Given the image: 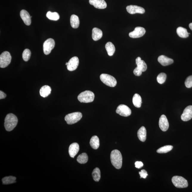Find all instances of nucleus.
I'll list each match as a JSON object with an SVG mask.
<instances>
[{
	"mask_svg": "<svg viewBox=\"0 0 192 192\" xmlns=\"http://www.w3.org/2000/svg\"><path fill=\"white\" fill-rule=\"evenodd\" d=\"M79 147L78 143H74L70 145L69 148V154L70 157L74 158L78 152Z\"/></svg>",
	"mask_w": 192,
	"mask_h": 192,
	"instance_id": "17",
	"label": "nucleus"
},
{
	"mask_svg": "<svg viewBox=\"0 0 192 192\" xmlns=\"http://www.w3.org/2000/svg\"><path fill=\"white\" fill-rule=\"evenodd\" d=\"M189 27L190 29H191L192 31V23H191L189 24Z\"/></svg>",
	"mask_w": 192,
	"mask_h": 192,
	"instance_id": "40",
	"label": "nucleus"
},
{
	"mask_svg": "<svg viewBox=\"0 0 192 192\" xmlns=\"http://www.w3.org/2000/svg\"><path fill=\"white\" fill-rule=\"evenodd\" d=\"M159 125L160 128L163 131H166L169 128L168 121L166 116L164 115H162L160 119Z\"/></svg>",
	"mask_w": 192,
	"mask_h": 192,
	"instance_id": "14",
	"label": "nucleus"
},
{
	"mask_svg": "<svg viewBox=\"0 0 192 192\" xmlns=\"http://www.w3.org/2000/svg\"><path fill=\"white\" fill-rule=\"evenodd\" d=\"M186 87L191 88L192 87V75L187 78L185 82Z\"/></svg>",
	"mask_w": 192,
	"mask_h": 192,
	"instance_id": "35",
	"label": "nucleus"
},
{
	"mask_svg": "<svg viewBox=\"0 0 192 192\" xmlns=\"http://www.w3.org/2000/svg\"><path fill=\"white\" fill-rule=\"evenodd\" d=\"M133 72L134 74L136 76H139L142 75L143 72L139 68L137 67L134 70Z\"/></svg>",
	"mask_w": 192,
	"mask_h": 192,
	"instance_id": "36",
	"label": "nucleus"
},
{
	"mask_svg": "<svg viewBox=\"0 0 192 192\" xmlns=\"http://www.w3.org/2000/svg\"><path fill=\"white\" fill-rule=\"evenodd\" d=\"M171 180L174 185L177 188H186L188 186L187 180L182 176H175L173 177Z\"/></svg>",
	"mask_w": 192,
	"mask_h": 192,
	"instance_id": "6",
	"label": "nucleus"
},
{
	"mask_svg": "<svg viewBox=\"0 0 192 192\" xmlns=\"http://www.w3.org/2000/svg\"><path fill=\"white\" fill-rule=\"evenodd\" d=\"M92 176L94 180L96 182H99L101 178L100 170L98 168H96L94 169L92 173Z\"/></svg>",
	"mask_w": 192,
	"mask_h": 192,
	"instance_id": "32",
	"label": "nucleus"
},
{
	"mask_svg": "<svg viewBox=\"0 0 192 192\" xmlns=\"http://www.w3.org/2000/svg\"><path fill=\"white\" fill-rule=\"evenodd\" d=\"M55 45V41L53 39L49 38L46 40L43 45V50L45 54L49 55L52 50L54 48Z\"/></svg>",
	"mask_w": 192,
	"mask_h": 192,
	"instance_id": "8",
	"label": "nucleus"
},
{
	"mask_svg": "<svg viewBox=\"0 0 192 192\" xmlns=\"http://www.w3.org/2000/svg\"><path fill=\"white\" fill-rule=\"evenodd\" d=\"M31 52L30 50L26 49L24 51L22 54L23 60L25 62L28 61L30 58Z\"/></svg>",
	"mask_w": 192,
	"mask_h": 192,
	"instance_id": "33",
	"label": "nucleus"
},
{
	"mask_svg": "<svg viewBox=\"0 0 192 192\" xmlns=\"http://www.w3.org/2000/svg\"><path fill=\"white\" fill-rule=\"evenodd\" d=\"M82 117V114L81 112H75L66 115L64 119L68 124L72 125L80 121Z\"/></svg>",
	"mask_w": 192,
	"mask_h": 192,
	"instance_id": "4",
	"label": "nucleus"
},
{
	"mask_svg": "<svg viewBox=\"0 0 192 192\" xmlns=\"http://www.w3.org/2000/svg\"><path fill=\"white\" fill-rule=\"evenodd\" d=\"M68 64V62L66 63V65L67 66Z\"/></svg>",
	"mask_w": 192,
	"mask_h": 192,
	"instance_id": "41",
	"label": "nucleus"
},
{
	"mask_svg": "<svg viewBox=\"0 0 192 192\" xmlns=\"http://www.w3.org/2000/svg\"><path fill=\"white\" fill-rule=\"evenodd\" d=\"M173 146L171 145H167L158 149L157 152L159 154H165L170 152L173 148Z\"/></svg>",
	"mask_w": 192,
	"mask_h": 192,
	"instance_id": "31",
	"label": "nucleus"
},
{
	"mask_svg": "<svg viewBox=\"0 0 192 192\" xmlns=\"http://www.w3.org/2000/svg\"><path fill=\"white\" fill-rule=\"evenodd\" d=\"M100 79L106 85L114 87L117 84V81L114 77L106 74H102L100 75Z\"/></svg>",
	"mask_w": 192,
	"mask_h": 192,
	"instance_id": "5",
	"label": "nucleus"
},
{
	"mask_svg": "<svg viewBox=\"0 0 192 192\" xmlns=\"http://www.w3.org/2000/svg\"><path fill=\"white\" fill-rule=\"evenodd\" d=\"M89 3L97 9H104L107 7V4L104 0H89Z\"/></svg>",
	"mask_w": 192,
	"mask_h": 192,
	"instance_id": "15",
	"label": "nucleus"
},
{
	"mask_svg": "<svg viewBox=\"0 0 192 192\" xmlns=\"http://www.w3.org/2000/svg\"><path fill=\"white\" fill-rule=\"evenodd\" d=\"M176 32L180 38H186L189 36V33L187 30L182 27H179L176 30Z\"/></svg>",
	"mask_w": 192,
	"mask_h": 192,
	"instance_id": "23",
	"label": "nucleus"
},
{
	"mask_svg": "<svg viewBox=\"0 0 192 192\" xmlns=\"http://www.w3.org/2000/svg\"><path fill=\"white\" fill-rule=\"evenodd\" d=\"M95 97V94L93 92L86 90L79 94L78 97V99L81 103H89L93 102Z\"/></svg>",
	"mask_w": 192,
	"mask_h": 192,
	"instance_id": "3",
	"label": "nucleus"
},
{
	"mask_svg": "<svg viewBox=\"0 0 192 192\" xmlns=\"http://www.w3.org/2000/svg\"><path fill=\"white\" fill-rule=\"evenodd\" d=\"M181 119L183 121H187L192 118V106L186 107L181 115Z\"/></svg>",
	"mask_w": 192,
	"mask_h": 192,
	"instance_id": "13",
	"label": "nucleus"
},
{
	"mask_svg": "<svg viewBox=\"0 0 192 192\" xmlns=\"http://www.w3.org/2000/svg\"><path fill=\"white\" fill-rule=\"evenodd\" d=\"M18 122V118L16 115L13 114H8L5 118V128L8 131H11L15 128Z\"/></svg>",
	"mask_w": 192,
	"mask_h": 192,
	"instance_id": "2",
	"label": "nucleus"
},
{
	"mask_svg": "<svg viewBox=\"0 0 192 192\" xmlns=\"http://www.w3.org/2000/svg\"><path fill=\"white\" fill-rule=\"evenodd\" d=\"M51 89L49 86L45 85L42 86L40 90V94L42 97H46L51 94Z\"/></svg>",
	"mask_w": 192,
	"mask_h": 192,
	"instance_id": "21",
	"label": "nucleus"
},
{
	"mask_svg": "<svg viewBox=\"0 0 192 192\" xmlns=\"http://www.w3.org/2000/svg\"><path fill=\"white\" fill-rule=\"evenodd\" d=\"M136 62L137 67L139 68L142 72H144L146 71L147 68V64L144 61L141 60V58L138 57L136 59Z\"/></svg>",
	"mask_w": 192,
	"mask_h": 192,
	"instance_id": "22",
	"label": "nucleus"
},
{
	"mask_svg": "<svg viewBox=\"0 0 192 192\" xmlns=\"http://www.w3.org/2000/svg\"><path fill=\"white\" fill-rule=\"evenodd\" d=\"M132 102L134 106L136 108H140L141 106L142 103L141 96L138 94H135L133 97Z\"/></svg>",
	"mask_w": 192,
	"mask_h": 192,
	"instance_id": "24",
	"label": "nucleus"
},
{
	"mask_svg": "<svg viewBox=\"0 0 192 192\" xmlns=\"http://www.w3.org/2000/svg\"><path fill=\"white\" fill-rule=\"evenodd\" d=\"M106 49L109 56H113L115 52V46L112 42H107L106 45Z\"/></svg>",
	"mask_w": 192,
	"mask_h": 192,
	"instance_id": "26",
	"label": "nucleus"
},
{
	"mask_svg": "<svg viewBox=\"0 0 192 192\" xmlns=\"http://www.w3.org/2000/svg\"><path fill=\"white\" fill-rule=\"evenodd\" d=\"M47 17L48 19L54 21H57L60 19V16L58 13L51 12L49 11L47 14Z\"/></svg>",
	"mask_w": 192,
	"mask_h": 192,
	"instance_id": "30",
	"label": "nucleus"
},
{
	"mask_svg": "<svg viewBox=\"0 0 192 192\" xmlns=\"http://www.w3.org/2000/svg\"><path fill=\"white\" fill-rule=\"evenodd\" d=\"M158 60L161 65L164 66L170 65L174 62L173 59L168 58L164 55H161L159 57Z\"/></svg>",
	"mask_w": 192,
	"mask_h": 192,
	"instance_id": "18",
	"label": "nucleus"
},
{
	"mask_svg": "<svg viewBox=\"0 0 192 192\" xmlns=\"http://www.w3.org/2000/svg\"><path fill=\"white\" fill-rule=\"evenodd\" d=\"M88 156L86 153H83L79 155L77 158V161L81 164H85L88 162Z\"/></svg>",
	"mask_w": 192,
	"mask_h": 192,
	"instance_id": "29",
	"label": "nucleus"
},
{
	"mask_svg": "<svg viewBox=\"0 0 192 192\" xmlns=\"http://www.w3.org/2000/svg\"><path fill=\"white\" fill-rule=\"evenodd\" d=\"M6 95L1 90L0 91V99H3L5 98L6 97Z\"/></svg>",
	"mask_w": 192,
	"mask_h": 192,
	"instance_id": "39",
	"label": "nucleus"
},
{
	"mask_svg": "<svg viewBox=\"0 0 192 192\" xmlns=\"http://www.w3.org/2000/svg\"><path fill=\"white\" fill-rule=\"evenodd\" d=\"M20 16L24 23L27 26L30 25L31 18L29 13L25 10H22L20 13Z\"/></svg>",
	"mask_w": 192,
	"mask_h": 192,
	"instance_id": "16",
	"label": "nucleus"
},
{
	"mask_svg": "<svg viewBox=\"0 0 192 192\" xmlns=\"http://www.w3.org/2000/svg\"><path fill=\"white\" fill-rule=\"evenodd\" d=\"M145 30L143 27H137L134 30L130 32L129 36L132 38H138L141 37L145 34Z\"/></svg>",
	"mask_w": 192,
	"mask_h": 192,
	"instance_id": "10",
	"label": "nucleus"
},
{
	"mask_svg": "<svg viewBox=\"0 0 192 192\" xmlns=\"http://www.w3.org/2000/svg\"><path fill=\"white\" fill-rule=\"evenodd\" d=\"M135 167L136 168L138 169H140L143 167V162H141L137 161L135 163Z\"/></svg>",
	"mask_w": 192,
	"mask_h": 192,
	"instance_id": "38",
	"label": "nucleus"
},
{
	"mask_svg": "<svg viewBox=\"0 0 192 192\" xmlns=\"http://www.w3.org/2000/svg\"><path fill=\"white\" fill-rule=\"evenodd\" d=\"M16 178L14 176H6L2 179V181L3 184L8 185L16 182Z\"/></svg>",
	"mask_w": 192,
	"mask_h": 192,
	"instance_id": "28",
	"label": "nucleus"
},
{
	"mask_svg": "<svg viewBox=\"0 0 192 192\" xmlns=\"http://www.w3.org/2000/svg\"><path fill=\"white\" fill-rule=\"evenodd\" d=\"M139 174L140 175V178H143L145 179L148 175V174L147 171L143 169L140 172H139Z\"/></svg>",
	"mask_w": 192,
	"mask_h": 192,
	"instance_id": "37",
	"label": "nucleus"
},
{
	"mask_svg": "<svg viewBox=\"0 0 192 192\" xmlns=\"http://www.w3.org/2000/svg\"><path fill=\"white\" fill-rule=\"evenodd\" d=\"M127 12L129 13L134 14L136 13L143 14L145 12L143 7L135 5H130L126 7Z\"/></svg>",
	"mask_w": 192,
	"mask_h": 192,
	"instance_id": "11",
	"label": "nucleus"
},
{
	"mask_svg": "<svg viewBox=\"0 0 192 192\" xmlns=\"http://www.w3.org/2000/svg\"><path fill=\"white\" fill-rule=\"evenodd\" d=\"M166 78H167V75L165 74L161 73H160L157 77V81L159 83L162 84L165 82Z\"/></svg>",
	"mask_w": 192,
	"mask_h": 192,
	"instance_id": "34",
	"label": "nucleus"
},
{
	"mask_svg": "<svg viewBox=\"0 0 192 192\" xmlns=\"http://www.w3.org/2000/svg\"><path fill=\"white\" fill-rule=\"evenodd\" d=\"M70 22L72 27L73 28H78L79 25V18L77 16L73 14L72 15L70 19Z\"/></svg>",
	"mask_w": 192,
	"mask_h": 192,
	"instance_id": "25",
	"label": "nucleus"
},
{
	"mask_svg": "<svg viewBox=\"0 0 192 192\" xmlns=\"http://www.w3.org/2000/svg\"><path fill=\"white\" fill-rule=\"evenodd\" d=\"M90 144L91 147L94 149H97L99 148L100 145L99 140L97 136L92 137L90 139Z\"/></svg>",
	"mask_w": 192,
	"mask_h": 192,
	"instance_id": "27",
	"label": "nucleus"
},
{
	"mask_svg": "<svg viewBox=\"0 0 192 192\" xmlns=\"http://www.w3.org/2000/svg\"><path fill=\"white\" fill-rule=\"evenodd\" d=\"M79 60L78 58L76 56L72 58L67 65V68L68 71H72L76 70L79 65Z\"/></svg>",
	"mask_w": 192,
	"mask_h": 192,
	"instance_id": "12",
	"label": "nucleus"
},
{
	"mask_svg": "<svg viewBox=\"0 0 192 192\" xmlns=\"http://www.w3.org/2000/svg\"><path fill=\"white\" fill-rule=\"evenodd\" d=\"M116 112L121 116L128 117L131 114V110L128 106L125 105L121 104L117 107Z\"/></svg>",
	"mask_w": 192,
	"mask_h": 192,
	"instance_id": "9",
	"label": "nucleus"
},
{
	"mask_svg": "<svg viewBox=\"0 0 192 192\" xmlns=\"http://www.w3.org/2000/svg\"><path fill=\"white\" fill-rule=\"evenodd\" d=\"M12 60V57L10 52L4 51L0 56V67H6L10 64Z\"/></svg>",
	"mask_w": 192,
	"mask_h": 192,
	"instance_id": "7",
	"label": "nucleus"
},
{
	"mask_svg": "<svg viewBox=\"0 0 192 192\" xmlns=\"http://www.w3.org/2000/svg\"><path fill=\"white\" fill-rule=\"evenodd\" d=\"M110 159L114 167L117 169L121 168L122 166L123 157L120 151L116 149L112 151L111 154Z\"/></svg>",
	"mask_w": 192,
	"mask_h": 192,
	"instance_id": "1",
	"label": "nucleus"
},
{
	"mask_svg": "<svg viewBox=\"0 0 192 192\" xmlns=\"http://www.w3.org/2000/svg\"><path fill=\"white\" fill-rule=\"evenodd\" d=\"M137 135L140 141L143 142L145 141L146 139L147 131L145 127H141L138 130Z\"/></svg>",
	"mask_w": 192,
	"mask_h": 192,
	"instance_id": "20",
	"label": "nucleus"
},
{
	"mask_svg": "<svg viewBox=\"0 0 192 192\" xmlns=\"http://www.w3.org/2000/svg\"><path fill=\"white\" fill-rule=\"evenodd\" d=\"M103 36V32L101 30L95 27L92 30V37L95 41L100 39Z\"/></svg>",
	"mask_w": 192,
	"mask_h": 192,
	"instance_id": "19",
	"label": "nucleus"
}]
</instances>
